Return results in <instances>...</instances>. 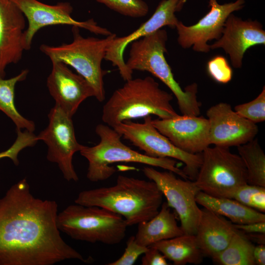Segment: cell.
I'll return each instance as SVG.
<instances>
[{
  "label": "cell",
  "instance_id": "obj_1",
  "mask_svg": "<svg viewBox=\"0 0 265 265\" xmlns=\"http://www.w3.org/2000/svg\"><path fill=\"white\" fill-rule=\"evenodd\" d=\"M55 201L34 196L24 178L0 198V265H53L87 259L62 238Z\"/></svg>",
  "mask_w": 265,
  "mask_h": 265
},
{
  "label": "cell",
  "instance_id": "obj_2",
  "mask_svg": "<svg viewBox=\"0 0 265 265\" xmlns=\"http://www.w3.org/2000/svg\"><path fill=\"white\" fill-rule=\"evenodd\" d=\"M163 196L152 181L119 175L114 185L82 191L74 202L106 209L122 216L129 226L147 221L156 215Z\"/></svg>",
  "mask_w": 265,
  "mask_h": 265
},
{
  "label": "cell",
  "instance_id": "obj_3",
  "mask_svg": "<svg viewBox=\"0 0 265 265\" xmlns=\"http://www.w3.org/2000/svg\"><path fill=\"white\" fill-rule=\"evenodd\" d=\"M125 81L103 106L102 119L105 124L113 128L120 123L151 115L166 119L178 114L171 104L172 94L161 89L153 78H132Z\"/></svg>",
  "mask_w": 265,
  "mask_h": 265
},
{
  "label": "cell",
  "instance_id": "obj_4",
  "mask_svg": "<svg viewBox=\"0 0 265 265\" xmlns=\"http://www.w3.org/2000/svg\"><path fill=\"white\" fill-rule=\"evenodd\" d=\"M99 143L93 146L83 145L80 155L88 161L87 178L91 182L106 180L116 171L111 165L116 162H134L170 171L184 179L187 176L177 166L178 162L168 158H154L132 150L121 140V135L106 125L98 124L95 129Z\"/></svg>",
  "mask_w": 265,
  "mask_h": 265
},
{
  "label": "cell",
  "instance_id": "obj_5",
  "mask_svg": "<svg viewBox=\"0 0 265 265\" xmlns=\"http://www.w3.org/2000/svg\"><path fill=\"white\" fill-rule=\"evenodd\" d=\"M167 39L166 31L160 28L132 42L126 66L132 71L148 72L161 81L175 96L183 115L199 116L201 105L197 97V84L193 83L183 90L175 80L164 56Z\"/></svg>",
  "mask_w": 265,
  "mask_h": 265
},
{
  "label": "cell",
  "instance_id": "obj_6",
  "mask_svg": "<svg viewBox=\"0 0 265 265\" xmlns=\"http://www.w3.org/2000/svg\"><path fill=\"white\" fill-rule=\"evenodd\" d=\"M80 28L73 26V41L57 46L42 44L40 51L51 62H61L74 68L84 78L95 91V98L100 102L106 97L104 77L108 71L102 68L107 48L116 35L112 33L104 38L84 37L80 33Z\"/></svg>",
  "mask_w": 265,
  "mask_h": 265
},
{
  "label": "cell",
  "instance_id": "obj_7",
  "mask_svg": "<svg viewBox=\"0 0 265 265\" xmlns=\"http://www.w3.org/2000/svg\"><path fill=\"white\" fill-rule=\"evenodd\" d=\"M57 223L60 232L74 239L107 245L120 243L128 227L122 216L106 209L76 203L58 212Z\"/></svg>",
  "mask_w": 265,
  "mask_h": 265
},
{
  "label": "cell",
  "instance_id": "obj_8",
  "mask_svg": "<svg viewBox=\"0 0 265 265\" xmlns=\"http://www.w3.org/2000/svg\"><path fill=\"white\" fill-rule=\"evenodd\" d=\"M202 163L194 181L210 195L231 198L234 192L247 183L245 165L238 155L229 147L208 146L201 153Z\"/></svg>",
  "mask_w": 265,
  "mask_h": 265
},
{
  "label": "cell",
  "instance_id": "obj_9",
  "mask_svg": "<svg viewBox=\"0 0 265 265\" xmlns=\"http://www.w3.org/2000/svg\"><path fill=\"white\" fill-rule=\"evenodd\" d=\"M152 120L150 115L144 118L143 123L126 121L112 128L147 156L182 161L185 165L183 170L188 179L195 181L202 163L201 153L190 154L175 146L154 126Z\"/></svg>",
  "mask_w": 265,
  "mask_h": 265
},
{
  "label": "cell",
  "instance_id": "obj_10",
  "mask_svg": "<svg viewBox=\"0 0 265 265\" xmlns=\"http://www.w3.org/2000/svg\"><path fill=\"white\" fill-rule=\"evenodd\" d=\"M47 127L36 135L48 147L47 159L55 163L67 181L77 182L79 177L73 164L74 155L83 145L76 137L72 117L58 105L51 108Z\"/></svg>",
  "mask_w": 265,
  "mask_h": 265
},
{
  "label": "cell",
  "instance_id": "obj_11",
  "mask_svg": "<svg viewBox=\"0 0 265 265\" xmlns=\"http://www.w3.org/2000/svg\"><path fill=\"white\" fill-rule=\"evenodd\" d=\"M145 176L157 185L179 218L184 234L195 235L201 215L196 196L200 191L194 181L177 178L172 171H159L152 166L142 169Z\"/></svg>",
  "mask_w": 265,
  "mask_h": 265
},
{
  "label": "cell",
  "instance_id": "obj_12",
  "mask_svg": "<svg viewBox=\"0 0 265 265\" xmlns=\"http://www.w3.org/2000/svg\"><path fill=\"white\" fill-rule=\"evenodd\" d=\"M24 14L27 21V27L23 34L25 50L30 49L34 35L41 28L55 25H68L83 28L97 35L107 36L111 33L99 26L93 19L78 21L72 16L73 7L68 2L55 5L43 3L38 0H10Z\"/></svg>",
  "mask_w": 265,
  "mask_h": 265
},
{
  "label": "cell",
  "instance_id": "obj_13",
  "mask_svg": "<svg viewBox=\"0 0 265 265\" xmlns=\"http://www.w3.org/2000/svg\"><path fill=\"white\" fill-rule=\"evenodd\" d=\"M245 0L219 4L217 0H209L210 11L195 25L186 26L179 21L176 26L179 45L184 49L193 47L198 52L207 53L211 49L207 42L219 39L225 23L233 12L241 9Z\"/></svg>",
  "mask_w": 265,
  "mask_h": 265
},
{
  "label": "cell",
  "instance_id": "obj_14",
  "mask_svg": "<svg viewBox=\"0 0 265 265\" xmlns=\"http://www.w3.org/2000/svg\"><path fill=\"white\" fill-rule=\"evenodd\" d=\"M206 115L210 125V144L214 146H238L255 138L259 131L255 123L239 115L226 103L212 106Z\"/></svg>",
  "mask_w": 265,
  "mask_h": 265
},
{
  "label": "cell",
  "instance_id": "obj_15",
  "mask_svg": "<svg viewBox=\"0 0 265 265\" xmlns=\"http://www.w3.org/2000/svg\"><path fill=\"white\" fill-rule=\"evenodd\" d=\"M180 0H162L151 17L137 29L123 37H115L109 44L105 59L117 67L122 78L127 81L132 78L133 71L126 66L123 54L132 42L152 34L164 26L174 28L179 20L175 15Z\"/></svg>",
  "mask_w": 265,
  "mask_h": 265
},
{
  "label": "cell",
  "instance_id": "obj_16",
  "mask_svg": "<svg viewBox=\"0 0 265 265\" xmlns=\"http://www.w3.org/2000/svg\"><path fill=\"white\" fill-rule=\"evenodd\" d=\"M152 123L175 146L187 153L200 154L211 145L209 122L203 116L178 114L152 119Z\"/></svg>",
  "mask_w": 265,
  "mask_h": 265
},
{
  "label": "cell",
  "instance_id": "obj_17",
  "mask_svg": "<svg viewBox=\"0 0 265 265\" xmlns=\"http://www.w3.org/2000/svg\"><path fill=\"white\" fill-rule=\"evenodd\" d=\"M52 63L47 80L48 90L55 105L73 117L85 100L95 97V91L84 78L74 73L66 64L59 61Z\"/></svg>",
  "mask_w": 265,
  "mask_h": 265
},
{
  "label": "cell",
  "instance_id": "obj_18",
  "mask_svg": "<svg viewBox=\"0 0 265 265\" xmlns=\"http://www.w3.org/2000/svg\"><path fill=\"white\" fill-rule=\"evenodd\" d=\"M258 45H265V31L256 21H243L231 14L227 19L221 37L210 45L212 50L222 48L229 54L234 68L241 67L245 52Z\"/></svg>",
  "mask_w": 265,
  "mask_h": 265
},
{
  "label": "cell",
  "instance_id": "obj_19",
  "mask_svg": "<svg viewBox=\"0 0 265 265\" xmlns=\"http://www.w3.org/2000/svg\"><path fill=\"white\" fill-rule=\"evenodd\" d=\"M24 14L10 0H0V78H4L6 67L16 63L25 50Z\"/></svg>",
  "mask_w": 265,
  "mask_h": 265
},
{
  "label": "cell",
  "instance_id": "obj_20",
  "mask_svg": "<svg viewBox=\"0 0 265 265\" xmlns=\"http://www.w3.org/2000/svg\"><path fill=\"white\" fill-rule=\"evenodd\" d=\"M238 231L226 217L204 208L195 236L204 256L213 258L227 246Z\"/></svg>",
  "mask_w": 265,
  "mask_h": 265
},
{
  "label": "cell",
  "instance_id": "obj_21",
  "mask_svg": "<svg viewBox=\"0 0 265 265\" xmlns=\"http://www.w3.org/2000/svg\"><path fill=\"white\" fill-rule=\"evenodd\" d=\"M170 208L166 202H164L156 215L138 224L134 237L138 244L148 247L159 241L184 234Z\"/></svg>",
  "mask_w": 265,
  "mask_h": 265
},
{
  "label": "cell",
  "instance_id": "obj_22",
  "mask_svg": "<svg viewBox=\"0 0 265 265\" xmlns=\"http://www.w3.org/2000/svg\"><path fill=\"white\" fill-rule=\"evenodd\" d=\"M198 204L237 224L265 221V214L229 198L214 197L199 191L196 196Z\"/></svg>",
  "mask_w": 265,
  "mask_h": 265
},
{
  "label": "cell",
  "instance_id": "obj_23",
  "mask_svg": "<svg viewBox=\"0 0 265 265\" xmlns=\"http://www.w3.org/2000/svg\"><path fill=\"white\" fill-rule=\"evenodd\" d=\"M150 246L158 249L175 265H198L204 255L196 241L195 235L184 234L172 238L159 241Z\"/></svg>",
  "mask_w": 265,
  "mask_h": 265
},
{
  "label": "cell",
  "instance_id": "obj_24",
  "mask_svg": "<svg viewBox=\"0 0 265 265\" xmlns=\"http://www.w3.org/2000/svg\"><path fill=\"white\" fill-rule=\"evenodd\" d=\"M26 69L11 78H0V111L3 112L14 123L16 129H24L33 132L34 123L23 116L15 104V89L16 84L24 80L28 74Z\"/></svg>",
  "mask_w": 265,
  "mask_h": 265
},
{
  "label": "cell",
  "instance_id": "obj_25",
  "mask_svg": "<svg viewBox=\"0 0 265 265\" xmlns=\"http://www.w3.org/2000/svg\"><path fill=\"white\" fill-rule=\"evenodd\" d=\"M246 169L247 183L265 187V154L257 138L237 146Z\"/></svg>",
  "mask_w": 265,
  "mask_h": 265
},
{
  "label": "cell",
  "instance_id": "obj_26",
  "mask_svg": "<svg viewBox=\"0 0 265 265\" xmlns=\"http://www.w3.org/2000/svg\"><path fill=\"white\" fill-rule=\"evenodd\" d=\"M254 246L245 234L238 230L227 246L212 259L220 265H255Z\"/></svg>",
  "mask_w": 265,
  "mask_h": 265
},
{
  "label": "cell",
  "instance_id": "obj_27",
  "mask_svg": "<svg viewBox=\"0 0 265 265\" xmlns=\"http://www.w3.org/2000/svg\"><path fill=\"white\" fill-rule=\"evenodd\" d=\"M231 198L260 212H265V187L247 184L239 187Z\"/></svg>",
  "mask_w": 265,
  "mask_h": 265
},
{
  "label": "cell",
  "instance_id": "obj_28",
  "mask_svg": "<svg viewBox=\"0 0 265 265\" xmlns=\"http://www.w3.org/2000/svg\"><path fill=\"white\" fill-rule=\"evenodd\" d=\"M109 8L132 18H141L149 11L148 4L143 0H94Z\"/></svg>",
  "mask_w": 265,
  "mask_h": 265
},
{
  "label": "cell",
  "instance_id": "obj_29",
  "mask_svg": "<svg viewBox=\"0 0 265 265\" xmlns=\"http://www.w3.org/2000/svg\"><path fill=\"white\" fill-rule=\"evenodd\" d=\"M234 110L239 115L254 123L265 121V88L254 100L234 107Z\"/></svg>",
  "mask_w": 265,
  "mask_h": 265
},
{
  "label": "cell",
  "instance_id": "obj_30",
  "mask_svg": "<svg viewBox=\"0 0 265 265\" xmlns=\"http://www.w3.org/2000/svg\"><path fill=\"white\" fill-rule=\"evenodd\" d=\"M17 137L13 144L7 150L0 152V159L7 158L14 164L18 165V155L24 149L35 145L38 141L36 135L33 132L26 130L22 131L16 129Z\"/></svg>",
  "mask_w": 265,
  "mask_h": 265
},
{
  "label": "cell",
  "instance_id": "obj_31",
  "mask_svg": "<svg viewBox=\"0 0 265 265\" xmlns=\"http://www.w3.org/2000/svg\"><path fill=\"white\" fill-rule=\"evenodd\" d=\"M207 72L217 82L226 84L232 79L233 70L227 59L222 55L212 58L207 63Z\"/></svg>",
  "mask_w": 265,
  "mask_h": 265
},
{
  "label": "cell",
  "instance_id": "obj_32",
  "mask_svg": "<svg viewBox=\"0 0 265 265\" xmlns=\"http://www.w3.org/2000/svg\"><path fill=\"white\" fill-rule=\"evenodd\" d=\"M148 247L138 244L134 236H131L127 241L126 247L122 256L116 260L108 263V265H132L138 258L143 255Z\"/></svg>",
  "mask_w": 265,
  "mask_h": 265
},
{
  "label": "cell",
  "instance_id": "obj_33",
  "mask_svg": "<svg viewBox=\"0 0 265 265\" xmlns=\"http://www.w3.org/2000/svg\"><path fill=\"white\" fill-rule=\"evenodd\" d=\"M141 259L142 265H167L164 256L157 248L149 246Z\"/></svg>",
  "mask_w": 265,
  "mask_h": 265
},
{
  "label": "cell",
  "instance_id": "obj_34",
  "mask_svg": "<svg viewBox=\"0 0 265 265\" xmlns=\"http://www.w3.org/2000/svg\"><path fill=\"white\" fill-rule=\"evenodd\" d=\"M234 224L237 229L244 234H265V221Z\"/></svg>",
  "mask_w": 265,
  "mask_h": 265
},
{
  "label": "cell",
  "instance_id": "obj_35",
  "mask_svg": "<svg viewBox=\"0 0 265 265\" xmlns=\"http://www.w3.org/2000/svg\"><path fill=\"white\" fill-rule=\"evenodd\" d=\"M253 258L255 265H265V244H258L254 246Z\"/></svg>",
  "mask_w": 265,
  "mask_h": 265
},
{
  "label": "cell",
  "instance_id": "obj_36",
  "mask_svg": "<svg viewBox=\"0 0 265 265\" xmlns=\"http://www.w3.org/2000/svg\"><path fill=\"white\" fill-rule=\"evenodd\" d=\"M247 238L250 240L257 243L258 244H265V234H245Z\"/></svg>",
  "mask_w": 265,
  "mask_h": 265
},
{
  "label": "cell",
  "instance_id": "obj_37",
  "mask_svg": "<svg viewBox=\"0 0 265 265\" xmlns=\"http://www.w3.org/2000/svg\"><path fill=\"white\" fill-rule=\"evenodd\" d=\"M186 0H180L177 7V11H180L182 9L184 4L186 3Z\"/></svg>",
  "mask_w": 265,
  "mask_h": 265
}]
</instances>
